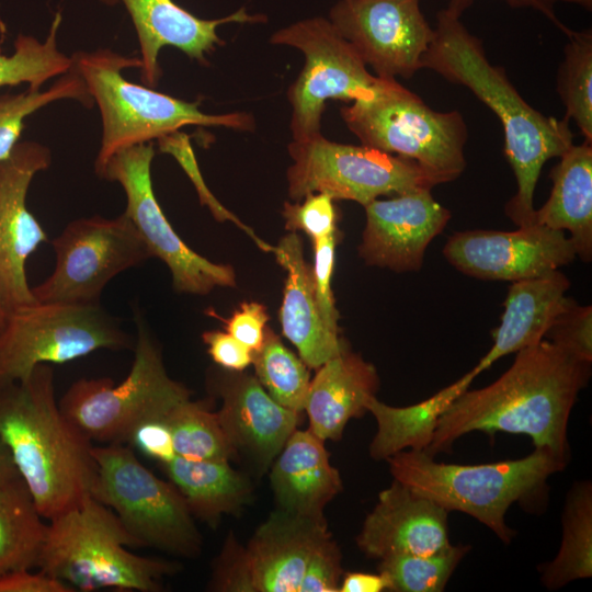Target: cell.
I'll return each mask as SVG.
<instances>
[{
    "instance_id": "6da1fadb",
    "label": "cell",
    "mask_w": 592,
    "mask_h": 592,
    "mask_svg": "<svg viewBox=\"0 0 592 592\" xmlns=\"http://www.w3.org/2000/svg\"><path fill=\"white\" fill-rule=\"evenodd\" d=\"M591 376L580 361L548 340L516 352L510 368L492 384L466 390L440 418L424 451H451L463 435L481 431L528 435L535 448L569 458L568 422Z\"/></svg>"
},
{
    "instance_id": "7a4b0ae2",
    "label": "cell",
    "mask_w": 592,
    "mask_h": 592,
    "mask_svg": "<svg viewBox=\"0 0 592 592\" xmlns=\"http://www.w3.org/2000/svg\"><path fill=\"white\" fill-rule=\"evenodd\" d=\"M422 68L468 88L498 116L504 152L516 180V193L506 203L505 214L519 227L533 224L534 192L543 166L573 144L569 119L559 121L533 109L505 70L489 62L481 39L445 9L436 13L434 37Z\"/></svg>"
},
{
    "instance_id": "3957f363",
    "label": "cell",
    "mask_w": 592,
    "mask_h": 592,
    "mask_svg": "<svg viewBox=\"0 0 592 592\" xmlns=\"http://www.w3.org/2000/svg\"><path fill=\"white\" fill-rule=\"evenodd\" d=\"M0 442L45 520L91 496L93 445L61 412L48 364L24 380L0 383Z\"/></svg>"
},
{
    "instance_id": "277c9868",
    "label": "cell",
    "mask_w": 592,
    "mask_h": 592,
    "mask_svg": "<svg viewBox=\"0 0 592 592\" xmlns=\"http://www.w3.org/2000/svg\"><path fill=\"white\" fill-rule=\"evenodd\" d=\"M48 521L36 568L75 591L158 592L161 580L180 569L178 563L132 553L128 547L139 543L92 496Z\"/></svg>"
},
{
    "instance_id": "5b68a950",
    "label": "cell",
    "mask_w": 592,
    "mask_h": 592,
    "mask_svg": "<svg viewBox=\"0 0 592 592\" xmlns=\"http://www.w3.org/2000/svg\"><path fill=\"white\" fill-rule=\"evenodd\" d=\"M386 460L395 480L448 512L475 517L510 544L515 532L504 520L509 508L542 492L547 479L563 470L569 458L535 448L519 459L460 465L435 462L424 451L405 449Z\"/></svg>"
},
{
    "instance_id": "8992f818",
    "label": "cell",
    "mask_w": 592,
    "mask_h": 592,
    "mask_svg": "<svg viewBox=\"0 0 592 592\" xmlns=\"http://www.w3.org/2000/svg\"><path fill=\"white\" fill-rule=\"evenodd\" d=\"M72 60V69L82 78L101 114L102 138L95 160V171L100 177L115 153L163 138L187 125L244 132L255 127L249 113H204L198 101L187 102L126 80L122 71L140 69L138 57L102 48L77 53Z\"/></svg>"
},
{
    "instance_id": "52a82bcc",
    "label": "cell",
    "mask_w": 592,
    "mask_h": 592,
    "mask_svg": "<svg viewBox=\"0 0 592 592\" xmlns=\"http://www.w3.org/2000/svg\"><path fill=\"white\" fill-rule=\"evenodd\" d=\"M340 114L362 145L414 160L436 185L466 168L463 115L434 111L394 78H379L372 95L342 106Z\"/></svg>"
},
{
    "instance_id": "ba28073f",
    "label": "cell",
    "mask_w": 592,
    "mask_h": 592,
    "mask_svg": "<svg viewBox=\"0 0 592 592\" xmlns=\"http://www.w3.org/2000/svg\"><path fill=\"white\" fill-rule=\"evenodd\" d=\"M135 323L134 360L127 376L118 384L110 377L80 378L58 402L65 417L91 443L126 444L138 422L166 417L191 397L183 384L168 375L161 350L138 311Z\"/></svg>"
},
{
    "instance_id": "9c48e42d",
    "label": "cell",
    "mask_w": 592,
    "mask_h": 592,
    "mask_svg": "<svg viewBox=\"0 0 592 592\" xmlns=\"http://www.w3.org/2000/svg\"><path fill=\"white\" fill-rule=\"evenodd\" d=\"M96 478L91 496L109 506L140 547L194 558L202 536L177 488L150 471L127 444L93 446Z\"/></svg>"
},
{
    "instance_id": "30bf717a",
    "label": "cell",
    "mask_w": 592,
    "mask_h": 592,
    "mask_svg": "<svg viewBox=\"0 0 592 592\" xmlns=\"http://www.w3.org/2000/svg\"><path fill=\"white\" fill-rule=\"evenodd\" d=\"M130 348V335L101 305L36 301L7 315L0 332V383L24 380L41 364Z\"/></svg>"
},
{
    "instance_id": "8fae6325",
    "label": "cell",
    "mask_w": 592,
    "mask_h": 592,
    "mask_svg": "<svg viewBox=\"0 0 592 592\" xmlns=\"http://www.w3.org/2000/svg\"><path fill=\"white\" fill-rule=\"evenodd\" d=\"M287 150V191L295 202L311 193H326L366 206L382 195L432 190L434 180L412 159L366 145L328 140L319 134L293 140Z\"/></svg>"
},
{
    "instance_id": "7c38bea8",
    "label": "cell",
    "mask_w": 592,
    "mask_h": 592,
    "mask_svg": "<svg viewBox=\"0 0 592 592\" xmlns=\"http://www.w3.org/2000/svg\"><path fill=\"white\" fill-rule=\"evenodd\" d=\"M270 43L297 48L305 58L299 76L287 90L293 140L321 134V116L328 100L366 99L378 83L379 78L368 72L352 45L327 19L295 22L273 33Z\"/></svg>"
},
{
    "instance_id": "4fadbf2b",
    "label": "cell",
    "mask_w": 592,
    "mask_h": 592,
    "mask_svg": "<svg viewBox=\"0 0 592 592\" xmlns=\"http://www.w3.org/2000/svg\"><path fill=\"white\" fill-rule=\"evenodd\" d=\"M55 267L32 288L41 303L100 305L105 285L151 258L128 216H92L69 223L53 242Z\"/></svg>"
},
{
    "instance_id": "5bb4252c",
    "label": "cell",
    "mask_w": 592,
    "mask_h": 592,
    "mask_svg": "<svg viewBox=\"0 0 592 592\" xmlns=\"http://www.w3.org/2000/svg\"><path fill=\"white\" fill-rule=\"evenodd\" d=\"M331 533L326 520L273 511L246 546L230 534L214 560L209 590L298 592L311 553Z\"/></svg>"
},
{
    "instance_id": "9a60e30c",
    "label": "cell",
    "mask_w": 592,
    "mask_h": 592,
    "mask_svg": "<svg viewBox=\"0 0 592 592\" xmlns=\"http://www.w3.org/2000/svg\"><path fill=\"white\" fill-rule=\"evenodd\" d=\"M153 157L151 143L129 147L109 160L101 178L122 185L126 195L124 213L151 257L159 258L169 267L175 291L207 295L215 287L235 286L236 275L230 265L214 263L192 250L168 221L152 189Z\"/></svg>"
},
{
    "instance_id": "2e32d148",
    "label": "cell",
    "mask_w": 592,
    "mask_h": 592,
    "mask_svg": "<svg viewBox=\"0 0 592 592\" xmlns=\"http://www.w3.org/2000/svg\"><path fill=\"white\" fill-rule=\"evenodd\" d=\"M329 21L379 78H411L434 37L420 0H339Z\"/></svg>"
},
{
    "instance_id": "e0dca14e",
    "label": "cell",
    "mask_w": 592,
    "mask_h": 592,
    "mask_svg": "<svg viewBox=\"0 0 592 592\" xmlns=\"http://www.w3.org/2000/svg\"><path fill=\"white\" fill-rule=\"evenodd\" d=\"M443 254L458 271L490 281H521L545 275L571 263L574 246L562 230L536 223L514 231L455 232Z\"/></svg>"
},
{
    "instance_id": "ac0fdd59",
    "label": "cell",
    "mask_w": 592,
    "mask_h": 592,
    "mask_svg": "<svg viewBox=\"0 0 592 592\" xmlns=\"http://www.w3.org/2000/svg\"><path fill=\"white\" fill-rule=\"evenodd\" d=\"M49 164V149L33 141L18 143L0 160V304L7 315L37 301L25 263L48 238L27 209L26 194L34 175Z\"/></svg>"
},
{
    "instance_id": "d6986e66",
    "label": "cell",
    "mask_w": 592,
    "mask_h": 592,
    "mask_svg": "<svg viewBox=\"0 0 592 592\" xmlns=\"http://www.w3.org/2000/svg\"><path fill=\"white\" fill-rule=\"evenodd\" d=\"M364 207L360 255L369 265L396 272L419 271L428 246L451 219V212L434 200L431 190L376 198Z\"/></svg>"
},
{
    "instance_id": "ffe728a7",
    "label": "cell",
    "mask_w": 592,
    "mask_h": 592,
    "mask_svg": "<svg viewBox=\"0 0 592 592\" xmlns=\"http://www.w3.org/2000/svg\"><path fill=\"white\" fill-rule=\"evenodd\" d=\"M213 386L221 398L217 415L231 447L262 475L297 429L299 413L278 405L255 376L223 375Z\"/></svg>"
},
{
    "instance_id": "44dd1931",
    "label": "cell",
    "mask_w": 592,
    "mask_h": 592,
    "mask_svg": "<svg viewBox=\"0 0 592 592\" xmlns=\"http://www.w3.org/2000/svg\"><path fill=\"white\" fill-rule=\"evenodd\" d=\"M448 511L394 479L356 536L368 557L431 555L449 547Z\"/></svg>"
},
{
    "instance_id": "7402d4cb",
    "label": "cell",
    "mask_w": 592,
    "mask_h": 592,
    "mask_svg": "<svg viewBox=\"0 0 592 592\" xmlns=\"http://www.w3.org/2000/svg\"><path fill=\"white\" fill-rule=\"evenodd\" d=\"M113 5L122 2L135 26L141 60V81L156 87L161 76L158 64L159 52L173 46L192 59L206 62V54L225 42L218 36L217 27L225 23H263V14H249L244 7L235 13L215 20L195 16L173 0H101Z\"/></svg>"
},
{
    "instance_id": "603a6c76",
    "label": "cell",
    "mask_w": 592,
    "mask_h": 592,
    "mask_svg": "<svg viewBox=\"0 0 592 592\" xmlns=\"http://www.w3.org/2000/svg\"><path fill=\"white\" fill-rule=\"evenodd\" d=\"M272 252L286 271L278 312L282 332L306 366L317 369L348 346L340 339L339 329L330 327L322 316L299 236L295 232L284 236Z\"/></svg>"
},
{
    "instance_id": "cb8c5ba5",
    "label": "cell",
    "mask_w": 592,
    "mask_h": 592,
    "mask_svg": "<svg viewBox=\"0 0 592 592\" xmlns=\"http://www.w3.org/2000/svg\"><path fill=\"white\" fill-rule=\"evenodd\" d=\"M323 442L309 429H296L288 437L270 469L277 509L325 520L323 510L341 492L342 479Z\"/></svg>"
},
{
    "instance_id": "d4e9b609",
    "label": "cell",
    "mask_w": 592,
    "mask_h": 592,
    "mask_svg": "<svg viewBox=\"0 0 592 592\" xmlns=\"http://www.w3.org/2000/svg\"><path fill=\"white\" fill-rule=\"evenodd\" d=\"M317 369L304 409L308 429L322 441H339L348 422L367 411L366 405L378 389V375L348 348Z\"/></svg>"
},
{
    "instance_id": "484cf974",
    "label": "cell",
    "mask_w": 592,
    "mask_h": 592,
    "mask_svg": "<svg viewBox=\"0 0 592 592\" xmlns=\"http://www.w3.org/2000/svg\"><path fill=\"white\" fill-rule=\"evenodd\" d=\"M569 287L570 281L558 270L513 282L503 303L501 322L492 332L493 344L474 367L476 373L479 375L504 355L544 340Z\"/></svg>"
},
{
    "instance_id": "4316f807",
    "label": "cell",
    "mask_w": 592,
    "mask_h": 592,
    "mask_svg": "<svg viewBox=\"0 0 592 592\" xmlns=\"http://www.w3.org/2000/svg\"><path fill=\"white\" fill-rule=\"evenodd\" d=\"M551 169L553 187L546 203L535 209L533 223L567 230L576 253L592 259V144L571 145Z\"/></svg>"
},
{
    "instance_id": "83f0119b",
    "label": "cell",
    "mask_w": 592,
    "mask_h": 592,
    "mask_svg": "<svg viewBox=\"0 0 592 592\" xmlns=\"http://www.w3.org/2000/svg\"><path fill=\"white\" fill-rule=\"evenodd\" d=\"M169 481L196 519L217 525L224 514L237 513L252 496L250 480L226 460L175 456L161 464Z\"/></svg>"
},
{
    "instance_id": "f1b7e54d",
    "label": "cell",
    "mask_w": 592,
    "mask_h": 592,
    "mask_svg": "<svg viewBox=\"0 0 592 592\" xmlns=\"http://www.w3.org/2000/svg\"><path fill=\"white\" fill-rule=\"evenodd\" d=\"M477 376L473 368L432 397L408 407H391L372 397L366 410L375 418L377 430L369 444L371 457L386 460L406 448L425 451L442 414Z\"/></svg>"
},
{
    "instance_id": "f546056e",
    "label": "cell",
    "mask_w": 592,
    "mask_h": 592,
    "mask_svg": "<svg viewBox=\"0 0 592 592\" xmlns=\"http://www.w3.org/2000/svg\"><path fill=\"white\" fill-rule=\"evenodd\" d=\"M562 537L556 557L540 567L548 590L592 576V483L577 481L567 493L561 516Z\"/></svg>"
},
{
    "instance_id": "4dcf8cb0",
    "label": "cell",
    "mask_w": 592,
    "mask_h": 592,
    "mask_svg": "<svg viewBox=\"0 0 592 592\" xmlns=\"http://www.w3.org/2000/svg\"><path fill=\"white\" fill-rule=\"evenodd\" d=\"M44 520L21 477L0 487V576L36 567Z\"/></svg>"
},
{
    "instance_id": "1f68e13d",
    "label": "cell",
    "mask_w": 592,
    "mask_h": 592,
    "mask_svg": "<svg viewBox=\"0 0 592 592\" xmlns=\"http://www.w3.org/2000/svg\"><path fill=\"white\" fill-rule=\"evenodd\" d=\"M255 377L281 406L296 413L305 409L310 378L306 364L288 350L271 329H265L262 346L252 352Z\"/></svg>"
},
{
    "instance_id": "d6a6232c",
    "label": "cell",
    "mask_w": 592,
    "mask_h": 592,
    "mask_svg": "<svg viewBox=\"0 0 592 592\" xmlns=\"http://www.w3.org/2000/svg\"><path fill=\"white\" fill-rule=\"evenodd\" d=\"M60 23L61 14L58 12L44 42L30 35H19L14 43V53L0 54V87L27 83L29 88L41 90L49 79L72 69V57L58 49L57 34Z\"/></svg>"
},
{
    "instance_id": "836d02e7",
    "label": "cell",
    "mask_w": 592,
    "mask_h": 592,
    "mask_svg": "<svg viewBox=\"0 0 592 592\" xmlns=\"http://www.w3.org/2000/svg\"><path fill=\"white\" fill-rule=\"evenodd\" d=\"M166 420L172 432L177 456L226 462L236 456L217 412L205 402L189 398L177 405Z\"/></svg>"
},
{
    "instance_id": "e575fe53",
    "label": "cell",
    "mask_w": 592,
    "mask_h": 592,
    "mask_svg": "<svg viewBox=\"0 0 592 592\" xmlns=\"http://www.w3.org/2000/svg\"><path fill=\"white\" fill-rule=\"evenodd\" d=\"M566 35L557 92L566 107L565 117L573 119L584 141L592 144V31L569 30Z\"/></svg>"
},
{
    "instance_id": "d590c367",
    "label": "cell",
    "mask_w": 592,
    "mask_h": 592,
    "mask_svg": "<svg viewBox=\"0 0 592 592\" xmlns=\"http://www.w3.org/2000/svg\"><path fill=\"white\" fill-rule=\"evenodd\" d=\"M470 545H451L431 555H392L379 559L378 572L389 580V591L441 592Z\"/></svg>"
},
{
    "instance_id": "8d00e7d4",
    "label": "cell",
    "mask_w": 592,
    "mask_h": 592,
    "mask_svg": "<svg viewBox=\"0 0 592 592\" xmlns=\"http://www.w3.org/2000/svg\"><path fill=\"white\" fill-rule=\"evenodd\" d=\"M62 99H72L87 106L93 102L86 83L73 69L62 75L47 90L27 88L19 94L0 95V160L12 153L29 115Z\"/></svg>"
},
{
    "instance_id": "74e56055",
    "label": "cell",
    "mask_w": 592,
    "mask_h": 592,
    "mask_svg": "<svg viewBox=\"0 0 592 592\" xmlns=\"http://www.w3.org/2000/svg\"><path fill=\"white\" fill-rule=\"evenodd\" d=\"M544 339L573 357L592 363V307L566 297Z\"/></svg>"
},
{
    "instance_id": "f35d334b",
    "label": "cell",
    "mask_w": 592,
    "mask_h": 592,
    "mask_svg": "<svg viewBox=\"0 0 592 592\" xmlns=\"http://www.w3.org/2000/svg\"><path fill=\"white\" fill-rule=\"evenodd\" d=\"M303 203L285 202L283 217L285 228L292 232L304 231L311 240L335 234L338 212L334 200L326 193H311Z\"/></svg>"
},
{
    "instance_id": "ab89813d",
    "label": "cell",
    "mask_w": 592,
    "mask_h": 592,
    "mask_svg": "<svg viewBox=\"0 0 592 592\" xmlns=\"http://www.w3.org/2000/svg\"><path fill=\"white\" fill-rule=\"evenodd\" d=\"M159 140L161 143V150L167 151L177 158L181 167L184 169L186 174L190 177V179L194 183L202 204L206 205L209 208V210L212 212V214L217 220H220V221L230 220L235 223L239 228L246 231L253 239V241L258 244L260 249L266 252L272 251L273 249L272 246L261 240L253 232L251 228L242 224L232 213H230L227 208H225L215 198V196L209 192V190L204 183V180L198 170L196 160L193 156L192 149L189 146L186 138H181V137L173 138L171 137V135H169Z\"/></svg>"
},
{
    "instance_id": "60d3db41",
    "label": "cell",
    "mask_w": 592,
    "mask_h": 592,
    "mask_svg": "<svg viewBox=\"0 0 592 592\" xmlns=\"http://www.w3.org/2000/svg\"><path fill=\"white\" fill-rule=\"evenodd\" d=\"M341 562L340 547L330 534L311 553L298 592H339Z\"/></svg>"
},
{
    "instance_id": "b9f144b4",
    "label": "cell",
    "mask_w": 592,
    "mask_h": 592,
    "mask_svg": "<svg viewBox=\"0 0 592 592\" xmlns=\"http://www.w3.org/2000/svg\"><path fill=\"white\" fill-rule=\"evenodd\" d=\"M338 231L325 238L312 240L315 265L311 270L315 294L326 322L338 328L339 314L334 305L331 278L334 266Z\"/></svg>"
},
{
    "instance_id": "7bdbcfd3",
    "label": "cell",
    "mask_w": 592,
    "mask_h": 592,
    "mask_svg": "<svg viewBox=\"0 0 592 592\" xmlns=\"http://www.w3.org/2000/svg\"><path fill=\"white\" fill-rule=\"evenodd\" d=\"M126 444L160 465L177 456L166 417L147 418L138 422L132 429Z\"/></svg>"
},
{
    "instance_id": "ee69618b",
    "label": "cell",
    "mask_w": 592,
    "mask_h": 592,
    "mask_svg": "<svg viewBox=\"0 0 592 592\" xmlns=\"http://www.w3.org/2000/svg\"><path fill=\"white\" fill-rule=\"evenodd\" d=\"M267 320L269 315L262 304L243 303L225 320V329L251 352H255L263 344Z\"/></svg>"
},
{
    "instance_id": "f6af8a7d",
    "label": "cell",
    "mask_w": 592,
    "mask_h": 592,
    "mask_svg": "<svg viewBox=\"0 0 592 592\" xmlns=\"http://www.w3.org/2000/svg\"><path fill=\"white\" fill-rule=\"evenodd\" d=\"M202 339L213 361L227 371L242 372L252 363V352L227 331H206Z\"/></svg>"
},
{
    "instance_id": "bcb514c9",
    "label": "cell",
    "mask_w": 592,
    "mask_h": 592,
    "mask_svg": "<svg viewBox=\"0 0 592 592\" xmlns=\"http://www.w3.org/2000/svg\"><path fill=\"white\" fill-rule=\"evenodd\" d=\"M67 583L43 571L21 569L0 576V592H73Z\"/></svg>"
},
{
    "instance_id": "7dc6e473",
    "label": "cell",
    "mask_w": 592,
    "mask_h": 592,
    "mask_svg": "<svg viewBox=\"0 0 592 592\" xmlns=\"http://www.w3.org/2000/svg\"><path fill=\"white\" fill-rule=\"evenodd\" d=\"M509 5L514 8H533L546 15L554 24H556L565 34L569 32L555 14V4L557 2H566L578 4L587 10L592 9V0H504ZM474 0H448V5L445 9L447 13L455 18L460 15L473 4Z\"/></svg>"
},
{
    "instance_id": "c3c4849f",
    "label": "cell",
    "mask_w": 592,
    "mask_h": 592,
    "mask_svg": "<svg viewBox=\"0 0 592 592\" xmlns=\"http://www.w3.org/2000/svg\"><path fill=\"white\" fill-rule=\"evenodd\" d=\"M389 588V580L380 572H349L341 579L339 592H380Z\"/></svg>"
},
{
    "instance_id": "681fc988",
    "label": "cell",
    "mask_w": 592,
    "mask_h": 592,
    "mask_svg": "<svg viewBox=\"0 0 592 592\" xmlns=\"http://www.w3.org/2000/svg\"><path fill=\"white\" fill-rule=\"evenodd\" d=\"M20 478L8 448L0 442V487Z\"/></svg>"
},
{
    "instance_id": "f907efd6",
    "label": "cell",
    "mask_w": 592,
    "mask_h": 592,
    "mask_svg": "<svg viewBox=\"0 0 592 592\" xmlns=\"http://www.w3.org/2000/svg\"><path fill=\"white\" fill-rule=\"evenodd\" d=\"M5 319H7V312L4 311V309L2 308L0 304V332L5 323Z\"/></svg>"
}]
</instances>
